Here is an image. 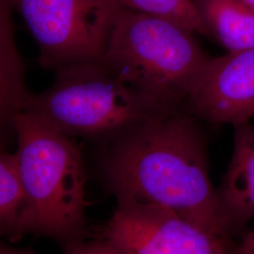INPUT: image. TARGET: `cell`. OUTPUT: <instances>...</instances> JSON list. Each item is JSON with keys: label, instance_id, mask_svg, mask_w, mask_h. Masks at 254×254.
<instances>
[{"label": "cell", "instance_id": "9c48e42d", "mask_svg": "<svg viewBox=\"0 0 254 254\" xmlns=\"http://www.w3.org/2000/svg\"><path fill=\"white\" fill-rule=\"evenodd\" d=\"M12 10L9 0H0V149L6 150L14 136V119L24 110L30 94L16 44Z\"/></svg>", "mask_w": 254, "mask_h": 254}, {"label": "cell", "instance_id": "5bb4252c", "mask_svg": "<svg viewBox=\"0 0 254 254\" xmlns=\"http://www.w3.org/2000/svg\"><path fill=\"white\" fill-rule=\"evenodd\" d=\"M232 251L233 254H254V231L247 234Z\"/></svg>", "mask_w": 254, "mask_h": 254}, {"label": "cell", "instance_id": "277c9868", "mask_svg": "<svg viewBox=\"0 0 254 254\" xmlns=\"http://www.w3.org/2000/svg\"><path fill=\"white\" fill-rule=\"evenodd\" d=\"M23 111L71 137L110 138L172 113L127 86L102 61L57 70L52 86L30 93Z\"/></svg>", "mask_w": 254, "mask_h": 254}, {"label": "cell", "instance_id": "6da1fadb", "mask_svg": "<svg viewBox=\"0 0 254 254\" xmlns=\"http://www.w3.org/2000/svg\"><path fill=\"white\" fill-rule=\"evenodd\" d=\"M111 139L102 172L117 202L169 210L230 242L232 232L209 176L206 140L195 119L179 110Z\"/></svg>", "mask_w": 254, "mask_h": 254}, {"label": "cell", "instance_id": "9a60e30c", "mask_svg": "<svg viewBox=\"0 0 254 254\" xmlns=\"http://www.w3.org/2000/svg\"><path fill=\"white\" fill-rule=\"evenodd\" d=\"M0 254H38L27 249H16L0 242Z\"/></svg>", "mask_w": 254, "mask_h": 254}, {"label": "cell", "instance_id": "30bf717a", "mask_svg": "<svg viewBox=\"0 0 254 254\" xmlns=\"http://www.w3.org/2000/svg\"><path fill=\"white\" fill-rule=\"evenodd\" d=\"M208 35L227 52L254 47V10L240 0H194Z\"/></svg>", "mask_w": 254, "mask_h": 254}, {"label": "cell", "instance_id": "5b68a950", "mask_svg": "<svg viewBox=\"0 0 254 254\" xmlns=\"http://www.w3.org/2000/svg\"><path fill=\"white\" fill-rule=\"evenodd\" d=\"M39 48L43 68L102 61L119 14L114 0H9Z\"/></svg>", "mask_w": 254, "mask_h": 254}, {"label": "cell", "instance_id": "7c38bea8", "mask_svg": "<svg viewBox=\"0 0 254 254\" xmlns=\"http://www.w3.org/2000/svg\"><path fill=\"white\" fill-rule=\"evenodd\" d=\"M124 9L171 20L195 34L208 35L194 0H114Z\"/></svg>", "mask_w": 254, "mask_h": 254}, {"label": "cell", "instance_id": "7a4b0ae2", "mask_svg": "<svg viewBox=\"0 0 254 254\" xmlns=\"http://www.w3.org/2000/svg\"><path fill=\"white\" fill-rule=\"evenodd\" d=\"M15 157L24 193L23 236L33 234L69 250L87 231V174L73 137L21 111L13 122Z\"/></svg>", "mask_w": 254, "mask_h": 254}, {"label": "cell", "instance_id": "52a82bcc", "mask_svg": "<svg viewBox=\"0 0 254 254\" xmlns=\"http://www.w3.org/2000/svg\"><path fill=\"white\" fill-rule=\"evenodd\" d=\"M191 115L236 127L254 118V47L211 58L186 103Z\"/></svg>", "mask_w": 254, "mask_h": 254}, {"label": "cell", "instance_id": "4fadbf2b", "mask_svg": "<svg viewBox=\"0 0 254 254\" xmlns=\"http://www.w3.org/2000/svg\"><path fill=\"white\" fill-rule=\"evenodd\" d=\"M66 254H121L108 240H100L79 243L66 251Z\"/></svg>", "mask_w": 254, "mask_h": 254}, {"label": "cell", "instance_id": "8992f818", "mask_svg": "<svg viewBox=\"0 0 254 254\" xmlns=\"http://www.w3.org/2000/svg\"><path fill=\"white\" fill-rule=\"evenodd\" d=\"M103 238L121 254H233L229 243L166 209L117 202Z\"/></svg>", "mask_w": 254, "mask_h": 254}, {"label": "cell", "instance_id": "3957f363", "mask_svg": "<svg viewBox=\"0 0 254 254\" xmlns=\"http://www.w3.org/2000/svg\"><path fill=\"white\" fill-rule=\"evenodd\" d=\"M195 35L171 20L123 9L102 62L146 99L179 111L212 58Z\"/></svg>", "mask_w": 254, "mask_h": 254}, {"label": "cell", "instance_id": "8fae6325", "mask_svg": "<svg viewBox=\"0 0 254 254\" xmlns=\"http://www.w3.org/2000/svg\"><path fill=\"white\" fill-rule=\"evenodd\" d=\"M25 199L14 153L0 149V236L10 242L22 237Z\"/></svg>", "mask_w": 254, "mask_h": 254}, {"label": "cell", "instance_id": "2e32d148", "mask_svg": "<svg viewBox=\"0 0 254 254\" xmlns=\"http://www.w3.org/2000/svg\"><path fill=\"white\" fill-rule=\"evenodd\" d=\"M240 1L254 10V0H240Z\"/></svg>", "mask_w": 254, "mask_h": 254}, {"label": "cell", "instance_id": "ba28073f", "mask_svg": "<svg viewBox=\"0 0 254 254\" xmlns=\"http://www.w3.org/2000/svg\"><path fill=\"white\" fill-rule=\"evenodd\" d=\"M233 154L217 190L223 217L232 234L254 219V127H234Z\"/></svg>", "mask_w": 254, "mask_h": 254}]
</instances>
